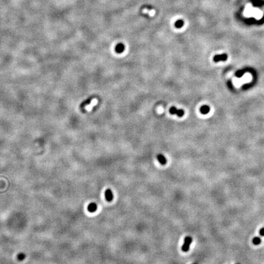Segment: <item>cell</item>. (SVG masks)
Masks as SVG:
<instances>
[{
    "mask_svg": "<svg viewBox=\"0 0 264 264\" xmlns=\"http://www.w3.org/2000/svg\"><path fill=\"white\" fill-rule=\"evenodd\" d=\"M192 242V238L191 237H186L185 238L184 240V243H183V246L182 247V251H184V252H187L189 250V245Z\"/></svg>",
    "mask_w": 264,
    "mask_h": 264,
    "instance_id": "1",
    "label": "cell"
},
{
    "mask_svg": "<svg viewBox=\"0 0 264 264\" xmlns=\"http://www.w3.org/2000/svg\"><path fill=\"white\" fill-rule=\"evenodd\" d=\"M169 113L171 114H177L178 117H182L184 114V111L182 110H178L175 106H173L169 110Z\"/></svg>",
    "mask_w": 264,
    "mask_h": 264,
    "instance_id": "2",
    "label": "cell"
},
{
    "mask_svg": "<svg viewBox=\"0 0 264 264\" xmlns=\"http://www.w3.org/2000/svg\"><path fill=\"white\" fill-rule=\"evenodd\" d=\"M227 59V55L226 54H217L214 57V61L216 63L219 61H226Z\"/></svg>",
    "mask_w": 264,
    "mask_h": 264,
    "instance_id": "3",
    "label": "cell"
},
{
    "mask_svg": "<svg viewBox=\"0 0 264 264\" xmlns=\"http://www.w3.org/2000/svg\"><path fill=\"white\" fill-rule=\"evenodd\" d=\"M105 198L106 201L108 202H111L113 199V193L110 189H107L105 191Z\"/></svg>",
    "mask_w": 264,
    "mask_h": 264,
    "instance_id": "4",
    "label": "cell"
},
{
    "mask_svg": "<svg viewBox=\"0 0 264 264\" xmlns=\"http://www.w3.org/2000/svg\"><path fill=\"white\" fill-rule=\"evenodd\" d=\"M125 50V46L122 43H119L115 47V51H116V53H121L124 51Z\"/></svg>",
    "mask_w": 264,
    "mask_h": 264,
    "instance_id": "5",
    "label": "cell"
},
{
    "mask_svg": "<svg viewBox=\"0 0 264 264\" xmlns=\"http://www.w3.org/2000/svg\"><path fill=\"white\" fill-rule=\"evenodd\" d=\"M97 209V205L95 203L92 202L89 204L88 207V210L89 212H94Z\"/></svg>",
    "mask_w": 264,
    "mask_h": 264,
    "instance_id": "6",
    "label": "cell"
},
{
    "mask_svg": "<svg viewBox=\"0 0 264 264\" xmlns=\"http://www.w3.org/2000/svg\"><path fill=\"white\" fill-rule=\"evenodd\" d=\"M157 159H158V162L161 163L162 164H165L167 163V160L166 158L164 157V156L163 155L159 154L157 155Z\"/></svg>",
    "mask_w": 264,
    "mask_h": 264,
    "instance_id": "7",
    "label": "cell"
},
{
    "mask_svg": "<svg viewBox=\"0 0 264 264\" xmlns=\"http://www.w3.org/2000/svg\"><path fill=\"white\" fill-rule=\"evenodd\" d=\"M210 107L207 105H204V106H201L200 108V111L202 114H208L210 111Z\"/></svg>",
    "mask_w": 264,
    "mask_h": 264,
    "instance_id": "8",
    "label": "cell"
},
{
    "mask_svg": "<svg viewBox=\"0 0 264 264\" xmlns=\"http://www.w3.org/2000/svg\"><path fill=\"white\" fill-rule=\"evenodd\" d=\"M183 25H184V22H183L182 20H177L175 23V26L176 28L179 29V28H181L183 27Z\"/></svg>",
    "mask_w": 264,
    "mask_h": 264,
    "instance_id": "9",
    "label": "cell"
},
{
    "mask_svg": "<svg viewBox=\"0 0 264 264\" xmlns=\"http://www.w3.org/2000/svg\"><path fill=\"white\" fill-rule=\"evenodd\" d=\"M252 242H253V243L254 244V245H259V244L261 243V238L257 237H256L254 238L253 240H252Z\"/></svg>",
    "mask_w": 264,
    "mask_h": 264,
    "instance_id": "10",
    "label": "cell"
},
{
    "mask_svg": "<svg viewBox=\"0 0 264 264\" xmlns=\"http://www.w3.org/2000/svg\"><path fill=\"white\" fill-rule=\"evenodd\" d=\"M17 258L19 261H23L25 258V254L23 253H20L18 254V256H17Z\"/></svg>",
    "mask_w": 264,
    "mask_h": 264,
    "instance_id": "11",
    "label": "cell"
},
{
    "mask_svg": "<svg viewBox=\"0 0 264 264\" xmlns=\"http://www.w3.org/2000/svg\"><path fill=\"white\" fill-rule=\"evenodd\" d=\"M260 234H261L262 236H264V227L262 228V229L260 230Z\"/></svg>",
    "mask_w": 264,
    "mask_h": 264,
    "instance_id": "12",
    "label": "cell"
},
{
    "mask_svg": "<svg viewBox=\"0 0 264 264\" xmlns=\"http://www.w3.org/2000/svg\"><path fill=\"white\" fill-rule=\"evenodd\" d=\"M197 264L196 263H194V264Z\"/></svg>",
    "mask_w": 264,
    "mask_h": 264,
    "instance_id": "13",
    "label": "cell"
},
{
    "mask_svg": "<svg viewBox=\"0 0 264 264\" xmlns=\"http://www.w3.org/2000/svg\"></svg>",
    "mask_w": 264,
    "mask_h": 264,
    "instance_id": "14",
    "label": "cell"
}]
</instances>
